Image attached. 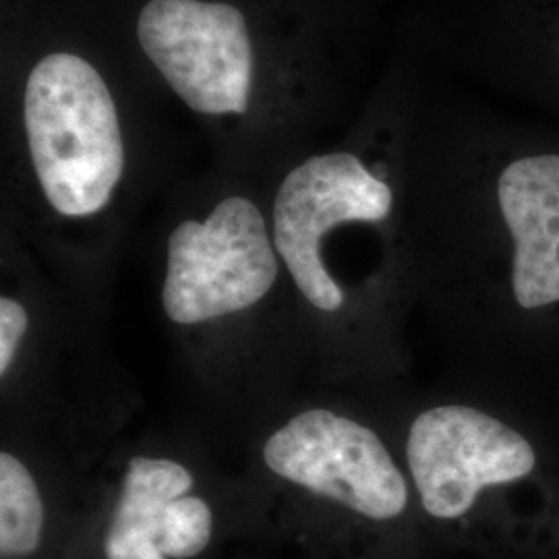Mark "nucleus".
<instances>
[{
    "label": "nucleus",
    "instance_id": "1",
    "mask_svg": "<svg viewBox=\"0 0 559 559\" xmlns=\"http://www.w3.org/2000/svg\"><path fill=\"white\" fill-rule=\"evenodd\" d=\"M23 108L46 200L69 218L98 214L124 170L119 112L100 73L71 52L48 55L27 78Z\"/></svg>",
    "mask_w": 559,
    "mask_h": 559
},
{
    "label": "nucleus",
    "instance_id": "2",
    "mask_svg": "<svg viewBox=\"0 0 559 559\" xmlns=\"http://www.w3.org/2000/svg\"><path fill=\"white\" fill-rule=\"evenodd\" d=\"M406 462L429 516H466L485 491L510 489L543 468L537 443L512 420L471 404H440L413 420Z\"/></svg>",
    "mask_w": 559,
    "mask_h": 559
},
{
    "label": "nucleus",
    "instance_id": "3",
    "mask_svg": "<svg viewBox=\"0 0 559 559\" xmlns=\"http://www.w3.org/2000/svg\"><path fill=\"white\" fill-rule=\"evenodd\" d=\"M278 278V260L258 205L222 200L207 221H187L168 237L162 307L195 325L258 305Z\"/></svg>",
    "mask_w": 559,
    "mask_h": 559
},
{
    "label": "nucleus",
    "instance_id": "4",
    "mask_svg": "<svg viewBox=\"0 0 559 559\" xmlns=\"http://www.w3.org/2000/svg\"><path fill=\"white\" fill-rule=\"evenodd\" d=\"M147 59L201 115H242L253 80V46L239 9L226 2L150 0L138 21Z\"/></svg>",
    "mask_w": 559,
    "mask_h": 559
},
{
    "label": "nucleus",
    "instance_id": "5",
    "mask_svg": "<svg viewBox=\"0 0 559 559\" xmlns=\"http://www.w3.org/2000/svg\"><path fill=\"white\" fill-rule=\"evenodd\" d=\"M272 473L360 516L392 520L408 506V485L380 436L332 411L300 413L263 445Z\"/></svg>",
    "mask_w": 559,
    "mask_h": 559
},
{
    "label": "nucleus",
    "instance_id": "6",
    "mask_svg": "<svg viewBox=\"0 0 559 559\" xmlns=\"http://www.w3.org/2000/svg\"><path fill=\"white\" fill-rule=\"evenodd\" d=\"M392 189L353 154L313 156L282 180L274 201V242L302 297L325 313L344 293L321 260L323 235L344 222H381L392 212Z\"/></svg>",
    "mask_w": 559,
    "mask_h": 559
},
{
    "label": "nucleus",
    "instance_id": "7",
    "mask_svg": "<svg viewBox=\"0 0 559 559\" xmlns=\"http://www.w3.org/2000/svg\"><path fill=\"white\" fill-rule=\"evenodd\" d=\"M498 201L512 239L510 300L522 316L551 313L559 309V156L508 164Z\"/></svg>",
    "mask_w": 559,
    "mask_h": 559
},
{
    "label": "nucleus",
    "instance_id": "8",
    "mask_svg": "<svg viewBox=\"0 0 559 559\" xmlns=\"http://www.w3.org/2000/svg\"><path fill=\"white\" fill-rule=\"evenodd\" d=\"M191 487V473L175 460H131L106 531V558L166 559L158 545L164 512L173 501L187 496Z\"/></svg>",
    "mask_w": 559,
    "mask_h": 559
},
{
    "label": "nucleus",
    "instance_id": "9",
    "mask_svg": "<svg viewBox=\"0 0 559 559\" xmlns=\"http://www.w3.org/2000/svg\"><path fill=\"white\" fill-rule=\"evenodd\" d=\"M44 528L38 483L29 468L9 452L0 454V554L25 558L40 547Z\"/></svg>",
    "mask_w": 559,
    "mask_h": 559
},
{
    "label": "nucleus",
    "instance_id": "10",
    "mask_svg": "<svg viewBox=\"0 0 559 559\" xmlns=\"http://www.w3.org/2000/svg\"><path fill=\"white\" fill-rule=\"evenodd\" d=\"M212 539V510L195 496L173 501L160 526V551L166 558L189 559L200 556Z\"/></svg>",
    "mask_w": 559,
    "mask_h": 559
},
{
    "label": "nucleus",
    "instance_id": "11",
    "mask_svg": "<svg viewBox=\"0 0 559 559\" xmlns=\"http://www.w3.org/2000/svg\"><path fill=\"white\" fill-rule=\"evenodd\" d=\"M29 318L20 300L0 299V376H7L17 355L21 338L27 332Z\"/></svg>",
    "mask_w": 559,
    "mask_h": 559
}]
</instances>
